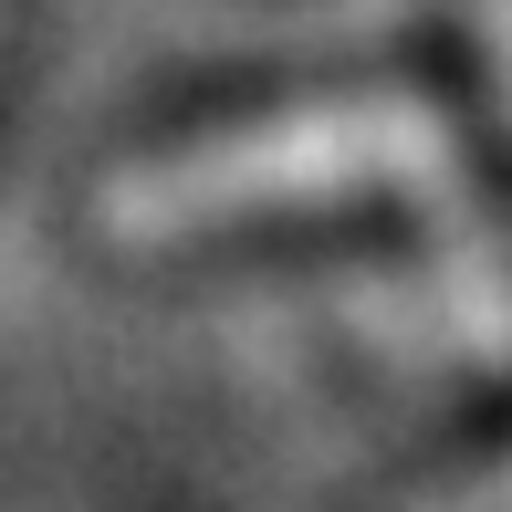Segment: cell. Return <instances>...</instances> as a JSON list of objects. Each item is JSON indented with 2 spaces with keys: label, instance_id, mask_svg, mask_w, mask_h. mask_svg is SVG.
Wrapping results in <instances>:
<instances>
[{
  "label": "cell",
  "instance_id": "6da1fadb",
  "mask_svg": "<svg viewBox=\"0 0 512 512\" xmlns=\"http://www.w3.org/2000/svg\"><path fill=\"white\" fill-rule=\"evenodd\" d=\"M356 189H398L408 209H429L439 241V314L460 345L512 356V262L471 209V168L439 105L418 95H324L262 126L199 136V147L136 157L105 178L95 230L105 241H199L230 220H272V209H335Z\"/></svg>",
  "mask_w": 512,
  "mask_h": 512
},
{
  "label": "cell",
  "instance_id": "7a4b0ae2",
  "mask_svg": "<svg viewBox=\"0 0 512 512\" xmlns=\"http://www.w3.org/2000/svg\"><path fill=\"white\" fill-rule=\"evenodd\" d=\"M418 512H512V450L481 481H460V492H439V502H418Z\"/></svg>",
  "mask_w": 512,
  "mask_h": 512
},
{
  "label": "cell",
  "instance_id": "3957f363",
  "mask_svg": "<svg viewBox=\"0 0 512 512\" xmlns=\"http://www.w3.org/2000/svg\"><path fill=\"white\" fill-rule=\"evenodd\" d=\"M481 11V42H492V74H502V95H512V0H471Z\"/></svg>",
  "mask_w": 512,
  "mask_h": 512
}]
</instances>
